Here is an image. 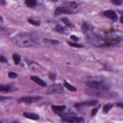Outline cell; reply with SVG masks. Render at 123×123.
Listing matches in <instances>:
<instances>
[{
  "label": "cell",
  "instance_id": "3957f363",
  "mask_svg": "<svg viewBox=\"0 0 123 123\" xmlns=\"http://www.w3.org/2000/svg\"><path fill=\"white\" fill-rule=\"evenodd\" d=\"M61 116L63 121L69 123H81L84 121L83 117H78L73 114L63 113Z\"/></svg>",
  "mask_w": 123,
  "mask_h": 123
},
{
  "label": "cell",
  "instance_id": "836d02e7",
  "mask_svg": "<svg viewBox=\"0 0 123 123\" xmlns=\"http://www.w3.org/2000/svg\"><path fill=\"white\" fill-rule=\"evenodd\" d=\"M2 20V17L0 15V21H1Z\"/></svg>",
  "mask_w": 123,
  "mask_h": 123
},
{
  "label": "cell",
  "instance_id": "e0dca14e",
  "mask_svg": "<svg viewBox=\"0 0 123 123\" xmlns=\"http://www.w3.org/2000/svg\"><path fill=\"white\" fill-rule=\"evenodd\" d=\"M44 41L46 43H48V44H52V45H57L59 43V41L57 40L48 39V38H44Z\"/></svg>",
  "mask_w": 123,
  "mask_h": 123
},
{
  "label": "cell",
  "instance_id": "d4e9b609",
  "mask_svg": "<svg viewBox=\"0 0 123 123\" xmlns=\"http://www.w3.org/2000/svg\"><path fill=\"white\" fill-rule=\"evenodd\" d=\"M49 78L51 79V80H55V78H56V75L55 73H50L49 75Z\"/></svg>",
  "mask_w": 123,
  "mask_h": 123
},
{
  "label": "cell",
  "instance_id": "4fadbf2b",
  "mask_svg": "<svg viewBox=\"0 0 123 123\" xmlns=\"http://www.w3.org/2000/svg\"><path fill=\"white\" fill-rule=\"evenodd\" d=\"M113 104L111 103H108L106 104L103 107L102 109V111L104 113L107 114L109 112V111L111 110V109L113 107Z\"/></svg>",
  "mask_w": 123,
  "mask_h": 123
},
{
  "label": "cell",
  "instance_id": "9a60e30c",
  "mask_svg": "<svg viewBox=\"0 0 123 123\" xmlns=\"http://www.w3.org/2000/svg\"><path fill=\"white\" fill-rule=\"evenodd\" d=\"M63 86L67 88L69 90L72 91V92H75L76 91V89L75 87H74V86H72L71 85H70V84H69L68 82H67L66 81H64V83H63Z\"/></svg>",
  "mask_w": 123,
  "mask_h": 123
},
{
  "label": "cell",
  "instance_id": "f546056e",
  "mask_svg": "<svg viewBox=\"0 0 123 123\" xmlns=\"http://www.w3.org/2000/svg\"><path fill=\"white\" fill-rule=\"evenodd\" d=\"M6 4V1L5 0H0V5L4 6Z\"/></svg>",
  "mask_w": 123,
  "mask_h": 123
},
{
  "label": "cell",
  "instance_id": "f1b7e54d",
  "mask_svg": "<svg viewBox=\"0 0 123 123\" xmlns=\"http://www.w3.org/2000/svg\"><path fill=\"white\" fill-rule=\"evenodd\" d=\"M10 98L9 97H3V96H0V101L2 100H4L7 99H9Z\"/></svg>",
  "mask_w": 123,
  "mask_h": 123
},
{
  "label": "cell",
  "instance_id": "277c9868",
  "mask_svg": "<svg viewBox=\"0 0 123 123\" xmlns=\"http://www.w3.org/2000/svg\"><path fill=\"white\" fill-rule=\"evenodd\" d=\"M39 96H24L18 99V102L24 103L26 104H30L39 101L41 99Z\"/></svg>",
  "mask_w": 123,
  "mask_h": 123
},
{
  "label": "cell",
  "instance_id": "7c38bea8",
  "mask_svg": "<svg viewBox=\"0 0 123 123\" xmlns=\"http://www.w3.org/2000/svg\"><path fill=\"white\" fill-rule=\"evenodd\" d=\"M23 115L26 118L33 120H37L39 118V116H38V115L34 113L25 112L23 113Z\"/></svg>",
  "mask_w": 123,
  "mask_h": 123
},
{
  "label": "cell",
  "instance_id": "484cf974",
  "mask_svg": "<svg viewBox=\"0 0 123 123\" xmlns=\"http://www.w3.org/2000/svg\"><path fill=\"white\" fill-rule=\"evenodd\" d=\"M112 3L115 5H120L121 4L122 2L120 0H112Z\"/></svg>",
  "mask_w": 123,
  "mask_h": 123
},
{
  "label": "cell",
  "instance_id": "1f68e13d",
  "mask_svg": "<svg viewBox=\"0 0 123 123\" xmlns=\"http://www.w3.org/2000/svg\"><path fill=\"white\" fill-rule=\"evenodd\" d=\"M120 22L122 24H123V15L121 16L120 18Z\"/></svg>",
  "mask_w": 123,
  "mask_h": 123
},
{
  "label": "cell",
  "instance_id": "7402d4cb",
  "mask_svg": "<svg viewBox=\"0 0 123 123\" xmlns=\"http://www.w3.org/2000/svg\"><path fill=\"white\" fill-rule=\"evenodd\" d=\"M62 21L64 23V24H65L67 26H71L72 25V23L70 22V21L67 18H63L62 19Z\"/></svg>",
  "mask_w": 123,
  "mask_h": 123
},
{
  "label": "cell",
  "instance_id": "52a82bcc",
  "mask_svg": "<svg viewBox=\"0 0 123 123\" xmlns=\"http://www.w3.org/2000/svg\"><path fill=\"white\" fill-rule=\"evenodd\" d=\"M73 12L65 7H59L57 8L54 12V15L58 16L62 14H71Z\"/></svg>",
  "mask_w": 123,
  "mask_h": 123
},
{
  "label": "cell",
  "instance_id": "5b68a950",
  "mask_svg": "<svg viewBox=\"0 0 123 123\" xmlns=\"http://www.w3.org/2000/svg\"><path fill=\"white\" fill-rule=\"evenodd\" d=\"M63 88L62 86L60 84H53L50 86L46 91L47 94H60L62 93Z\"/></svg>",
  "mask_w": 123,
  "mask_h": 123
},
{
  "label": "cell",
  "instance_id": "8992f818",
  "mask_svg": "<svg viewBox=\"0 0 123 123\" xmlns=\"http://www.w3.org/2000/svg\"><path fill=\"white\" fill-rule=\"evenodd\" d=\"M98 103V101L96 99H93L86 101H82L74 104V106L77 109H81L84 107H89L95 106Z\"/></svg>",
  "mask_w": 123,
  "mask_h": 123
},
{
  "label": "cell",
  "instance_id": "d6986e66",
  "mask_svg": "<svg viewBox=\"0 0 123 123\" xmlns=\"http://www.w3.org/2000/svg\"><path fill=\"white\" fill-rule=\"evenodd\" d=\"M100 107H101V105H99L97 107L93 108L91 112V115L92 117H94L96 115V114L97 113V112H98V110H99V109Z\"/></svg>",
  "mask_w": 123,
  "mask_h": 123
},
{
  "label": "cell",
  "instance_id": "5bb4252c",
  "mask_svg": "<svg viewBox=\"0 0 123 123\" xmlns=\"http://www.w3.org/2000/svg\"><path fill=\"white\" fill-rule=\"evenodd\" d=\"M25 5L29 8H33L37 5V0H25Z\"/></svg>",
  "mask_w": 123,
  "mask_h": 123
},
{
  "label": "cell",
  "instance_id": "44dd1931",
  "mask_svg": "<svg viewBox=\"0 0 123 123\" xmlns=\"http://www.w3.org/2000/svg\"><path fill=\"white\" fill-rule=\"evenodd\" d=\"M55 29L57 31L59 32H63L65 30V28L63 26H62L61 25H56V26L55 27Z\"/></svg>",
  "mask_w": 123,
  "mask_h": 123
},
{
  "label": "cell",
  "instance_id": "603a6c76",
  "mask_svg": "<svg viewBox=\"0 0 123 123\" xmlns=\"http://www.w3.org/2000/svg\"><path fill=\"white\" fill-rule=\"evenodd\" d=\"M17 74L14 72H10L8 73V77L10 78H11V79L16 78L17 77Z\"/></svg>",
  "mask_w": 123,
  "mask_h": 123
},
{
  "label": "cell",
  "instance_id": "d6a6232c",
  "mask_svg": "<svg viewBox=\"0 0 123 123\" xmlns=\"http://www.w3.org/2000/svg\"><path fill=\"white\" fill-rule=\"evenodd\" d=\"M51 0V1H52L53 2H56L58 0Z\"/></svg>",
  "mask_w": 123,
  "mask_h": 123
},
{
  "label": "cell",
  "instance_id": "4316f807",
  "mask_svg": "<svg viewBox=\"0 0 123 123\" xmlns=\"http://www.w3.org/2000/svg\"><path fill=\"white\" fill-rule=\"evenodd\" d=\"M69 6L72 8H75L77 7V4L74 2H70L69 3Z\"/></svg>",
  "mask_w": 123,
  "mask_h": 123
},
{
  "label": "cell",
  "instance_id": "4dcf8cb0",
  "mask_svg": "<svg viewBox=\"0 0 123 123\" xmlns=\"http://www.w3.org/2000/svg\"><path fill=\"white\" fill-rule=\"evenodd\" d=\"M117 105L119 107H121L123 108V103H117Z\"/></svg>",
  "mask_w": 123,
  "mask_h": 123
},
{
  "label": "cell",
  "instance_id": "ffe728a7",
  "mask_svg": "<svg viewBox=\"0 0 123 123\" xmlns=\"http://www.w3.org/2000/svg\"><path fill=\"white\" fill-rule=\"evenodd\" d=\"M28 22L31 25H36V26H38L40 25L39 22H38L37 21H36L34 19H28Z\"/></svg>",
  "mask_w": 123,
  "mask_h": 123
},
{
  "label": "cell",
  "instance_id": "7a4b0ae2",
  "mask_svg": "<svg viewBox=\"0 0 123 123\" xmlns=\"http://www.w3.org/2000/svg\"><path fill=\"white\" fill-rule=\"evenodd\" d=\"M85 84L88 87L99 91H107L110 89V86L107 83L102 81H87Z\"/></svg>",
  "mask_w": 123,
  "mask_h": 123
},
{
  "label": "cell",
  "instance_id": "83f0119b",
  "mask_svg": "<svg viewBox=\"0 0 123 123\" xmlns=\"http://www.w3.org/2000/svg\"><path fill=\"white\" fill-rule=\"evenodd\" d=\"M70 37H71V38L72 40H73L74 41H78V37H77L76 36H74V35H72V36H71Z\"/></svg>",
  "mask_w": 123,
  "mask_h": 123
},
{
  "label": "cell",
  "instance_id": "30bf717a",
  "mask_svg": "<svg viewBox=\"0 0 123 123\" xmlns=\"http://www.w3.org/2000/svg\"><path fill=\"white\" fill-rule=\"evenodd\" d=\"M104 15L113 20H116L117 19V15L116 12L112 10L106 11L104 13Z\"/></svg>",
  "mask_w": 123,
  "mask_h": 123
},
{
  "label": "cell",
  "instance_id": "6da1fadb",
  "mask_svg": "<svg viewBox=\"0 0 123 123\" xmlns=\"http://www.w3.org/2000/svg\"><path fill=\"white\" fill-rule=\"evenodd\" d=\"M12 43L15 46L26 48L37 46L38 42L33 35L27 33H20L16 35L12 38Z\"/></svg>",
  "mask_w": 123,
  "mask_h": 123
},
{
  "label": "cell",
  "instance_id": "ac0fdd59",
  "mask_svg": "<svg viewBox=\"0 0 123 123\" xmlns=\"http://www.w3.org/2000/svg\"><path fill=\"white\" fill-rule=\"evenodd\" d=\"M67 43L68 44V45L69 46H70L71 47H74V48H81L84 47V45L80 44L77 43L72 42H70V41H68Z\"/></svg>",
  "mask_w": 123,
  "mask_h": 123
},
{
  "label": "cell",
  "instance_id": "ba28073f",
  "mask_svg": "<svg viewBox=\"0 0 123 123\" xmlns=\"http://www.w3.org/2000/svg\"><path fill=\"white\" fill-rule=\"evenodd\" d=\"M66 106L65 105H52L51 109L56 114L61 116L63 113V111L65 110Z\"/></svg>",
  "mask_w": 123,
  "mask_h": 123
},
{
  "label": "cell",
  "instance_id": "cb8c5ba5",
  "mask_svg": "<svg viewBox=\"0 0 123 123\" xmlns=\"http://www.w3.org/2000/svg\"><path fill=\"white\" fill-rule=\"evenodd\" d=\"M0 62L2 63H6L8 62V60L6 57L3 55L0 56Z\"/></svg>",
  "mask_w": 123,
  "mask_h": 123
},
{
  "label": "cell",
  "instance_id": "9c48e42d",
  "mask_svg": "<svg viewBox=\"0 0 123 123\" xmlns=\"http://www.w3.org/2000/svg\"><path fill=\"white\" fill-rule=\"evenodd\" d=\"M15 89V88H14L10 85H0V92L8 93L14 91Z\"/></svg>",
  "mask_w": 123,
  "mask_h": 123
},
{
  "label": "cell",
  "instance_id": "2e32d148",
  "mask_svg": "<svg viewBox=\"0 0 123 123\" xmlns=\"http://www.w3.org/2000/svg\"><path fill=\"white\" fill-rule=\"evenodd\" d=\"M12 59L15 64H18L21 61V57L17 53H14L12 56Z\"/></svg>",
  "mask_w": 123,
  "mask_h": 123
},
{
  "label": "cell",
  "instance_id": "8fae6325",
  "mask_svg": "<svg viewBox=\"0 0 123 123\" xmlns=\"http://www.w3.org/2000/svg\"><path fill=\"white\" fill-rule=\"evenodd\" d=\"M30 79L39 86H45L47 85L46 83L43 80H42L41 78H40L37 76H35V75L31 76Z\"/></svg>",
  "mask_w": 123,
  "mask_h": 123
}]
</instances>
